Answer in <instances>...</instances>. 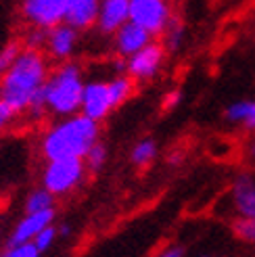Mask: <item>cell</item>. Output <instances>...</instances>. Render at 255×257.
I'll use <instances>...</instances> for the list:
<instances>
[{
	"instance_id": "277c9868",
	"label": "cell",
	"mask_w": 255,
	"mask_h": 257,
	"mask_svg": "<svg viewBox=\"0 0 255 257\" xmlns=\"http://www.w3.org/2000/svg\"><path fill=\"white\" fill-rule=\"evenodd\" d=\"M84 86H86V80H84L82 67L71 61H63L59 67L50 69L46 84L42 88L48 113L57 115V117L78 113L82 107Z\"/></svg>"
},
{
	"instance_id": "5bb4252c",
	"label": "cell",
	"mask_w": 255,
	"mask_h": 257,
	"mask_svg": "<svg viewBox=\"0 0 255 257\" xmlns=\"http://www.w3.org/2000/svg\"><path fill=\"white\" fill-rule=\"evenodd\" d=\"M134 84L136 82L128 73H117L115 78L109 80V92H111L113 107L117 109L123 105V102H128V98H130L134 92Z\"/></svg>"
},
{
	"instance_id": "44dd1931",
	"label": "cell",
	"mask_w": 255,
	"mask_h": 257,
	"mask_svg": "<svg viewBox=\"0 0 255 257\" xmlns=\"http://www.w3.org/2000/svg\"><path fill=\"white\" fill-rule=\"evenodd\" d=\"M7 257H38V251L34 240H21V242H9V247L5 249Z\"/></svg>"
},
{
	"instance_id": "d4e9b609",
	"label": "cell",
	"mask_w": 255,
	"mask_h": 257,
	"mask_svg": "<svg viewBox=\"0 0 255 257\" xmlns=\"http://www.w3.org/2000/svg\"><path fill=\"white\" fill-rule=\"evenodd\" d=\"M180 100H182V92H180V90H170V92L161 98V109L163 111H172V109L178 107V102H180Z\"/></svg>"
},
{
	"instance_id": "8fae6325",
	"label": "cell",
	"mask_w": 255,
	"mask_h": 257,
	"mask_svg": "<svg viewBox=\"0 0 255 257\" xmlns=\"http://www.w3.org/2000/svg\"><path fill=\"white\" fill-rule=\"evenodd\" d=\"M151 32H147L143 25H138L134 21H125L121 28L115 32V36H113V40H115V53L119 57H130L134 53H138L143 46H147L151 40H153Z\"/></svg>"
},
{
	"instance_id": "4316f807",
	"label": "cell",
	"mask_w": 255,
	"mask_h": 257,
	"mask_svg": "<svg viewBox=\"0 0 255 257\" xmlns=\"http://www.w3.org/2000/svg\"><path fill=\"white\" fill-rule=\"evenodd\" d=\"M243 125L247 127V130H253L255 132V98L249 100V111H247V117H245Z\"/></svg>"
},
{
	"instance_id": "d6986e66",
	"label": "cell",
	"mask_w": 255,
	"mask_h": 257,
	"mask_svg": "<svg viewBox=\"0 0 255 257\" xmlns=\"http://www.w3.org/2000/svg\"><path fill=\"white\" fill-rule=\"evenodd\" d=\"M232 230H234L236 238L255 245V217H240L238 215V220H234V224H232Z\"/></svg>"
},
{
	"instance_id": "ac0fdd59",
	"label": "cell",
	"mask_w": 255,
	"mask_h": 257,
	"mask_svg": "<svg viewBox=\"0 0 255 257\" xmlns=\"http://www.w3.org/2000/svg\"><path fill=\"white\" fill-rule=\"evenodd\" d=\"M107 157H109L107 147L100 143V140H96V143L90 147V151H88L86 155H84V163H86L88 172H100V170L105 168Z\"/></svg>"
},
{
	"instance_id": "5b68a950",
	"label": "cell",
	"mask_w": 255,
	"mask_h": 257,
	"mask_svg": "<svg viewBox=\"0 0 255 257\" xmlns=\"http://www.w3.org/2000/svg\"><path fill=\"white\" fill-rule=\"evenodd\" d=\"M86 172L84 159H48L42 170V186L55 197H65L84 182Z\"/></svg>"
},
{
	"instance_id": "484cf974",
	"label": "cell",
	"mask_w": 255,
	"mask_h": 257,
	"mask_svg": "<svg viewBox=\"0 0 255 257\" xmlns=\"http://www.w3.org/2000/svg\"><path fill=\"white\" fill-rule=\"evenodd\" d=\"M159 255L161 257H184L186 255V247H182V245H170V247H165Z\"/></svg>"
},
{
	"instance_id": "7402d4cb",
	"label": "cell",
	"mask_w": 255,
	"mask_h": 257,
	"mask_svg": "<svg viewBox=\"0 0 255 257\" xmlns=\"http://www.w3.org/2000/svg\"><path fill=\"white\" fill-rule=\"evenodd\" d=\"M46 44V30L44 28H36V25H30L28 34L23 38V46L25 48H36V50H44Z\"/></svg>"
},
{
	"instance_id": "603a6c76",
	"label": "cell",
	"mask_w": 255,
	"mask_h": 257,
	"mask_svg": "<svg viewBox=\"0 0 255 257\" xmlns=\"http://www.w3.org/2000/svg\"><path fill=\"white\" fill-rule=\"evenodd\" d=\"M57 238H59V230H57L53 224H48L44 230H40V234L34 238V242H36L38 251L44 253V251H48L50 247L55 245V240H57Z\"/></svg>"
},
{
	"instance_id": "9c48e42d",
	"label": "cell",
	"mask_w": 255,
	"mask_h": 257,
	"mask_svg": "<svg viewBox=\"0 0 255 257\" xmlns=\"http://www.w3.org/2000/svg\"><path fill=\"white\" fill-rule=\"evenodd\" d=\"M115 107H113L111 92H109V80H90V82H86L80 111L100 123L103 119H107V115Z\"/></svg>"
},
{
	"instance_id": "9a60e30c",
	"label": "cell",
	"mask_w": 255,
	"mask_h": 257,
	"mask_svg": "<svg viewBox=\"0 0 255 257\" xmlns=\"http://www.w3.org/2000/svg\"><path fill=\"white\" fill-rule=\"evenodd\" d=\"M184 34H186V30H184L182 19L172 15L170 23L165 25V30L161 34V42H163L165 50H168V53H178L182 42H184Z\"/></svg>"
},
{
	"instance_id": "52a82bcc",
	"label": "cell",
	"mask_w": 255,
	"mask_h": 257,
	"mask_svg": "<svg viewBox=\"0 0 255 257\" xmlns=\"http://www.w3.org/2000/svg\"><path fill=\"white\" fill-rule=\"evenodd\" d=\"M170 19V0H130V21L143 25L153 36H161Z\"/></svg>"
},
{
	"instance_id": "6da1fadb",
	"label": "cell",
	"mask_w": 255,
	"mask_h": 257,
	"mask_svg": "<svg viewBox=\"0 0 255 257\" xmlns=\"http://www.w3.org/2000/svg\"><path fill=\"white\" fill-rule=\"evenodd\" d=\"M48 73L50 65L44 50L23 46L15 63L0 78V98L7 100L17 115L25 113L34 96L42 92Z\"/></svg>"
},
{
	"instance_id": "ffe728a7",
	"label": "cell",
	"mask_w": 255,
	"mask_h": 257,
	"mask_svg": "<svg viewBox=\"0 0 255 257\" xmlns=\"http://www.w3.org/2000/svg\"><path fill=\"white\" fill-rule=\"evenodd\" d=\"M21 50H23V44L19 40H13L7 46L0 48V78H3V75L7 73V69L15 63V59L19 57Z\"/></svg>"
},
{
	"instance_id": "30bf717a",
	"label": "cell",
	"mask_w": 255,
	"mask_h": 257,
	"mask_svg": "<svg viewBox=\"0 0 255 257\" xmlns=\"http://www.w3.org/2000/svg\"><path fill=\"white\" fill-rule=\"evenodd\" d=\"M125 21H130V0H100L96 25L103 36H115Z\"/></svg>"
},
{
	"instance_id": "8992f818",
	"label": "cell",
	"mask_w": 255,
	"mask_h": 257,
	"mask_svg": "<svg viewBox=\"0 0 255 257\" xmlns=\"http://www.w3.org/2000/svg\"><path fill=\"white\" fill-rule=\"evenodd\" d=\"M165 46L163 42L151 40L147 46H143L138 53L130 55L125 59V73L130 75L134 82H151L157 78V73L161 71L163 59H165Z\"/></svg>"
},
{
	"instance_id": "83f0119b",
	"label": "cell",
	"mask_w": 255,
	"mask_h": 257,
	"mask_svg": "<svg viewBox=\"0 0 255 257\" xmlns=\"http://www.w3.org/2000/svg\"><path fill=\"white\" fill-rule=\"evenodd\" d=\"M168 163L170 165H182L184 163V153L182 151H172L170 157H168Z\"/></svg>"
},
{
	"instance_id": "4fadbf2b",
	"label": "cell",
	"mask_w": 255,
	"mask_h": 257,
	"mask_svg": "<svg viewBox=\"0 0 255 257\" xmlns=\"http://www.w3.org/2000/svg\"><path fill=\"white\" fill-rule=\"evenodd\" d=\"M232 205L240 217H255V178L240 174L232 184Z\"/></svg>"
},
{
	"instance_id": "e0dca14e",
	"label": "cell",
	"mask_w": 255,
	"mask_h": 257,
	"mask_svg": "<svg viewBox=\"0 0 255 257\" xmlns=\"http://www.w3.org/2000/svg\"><path fill=\"white\" fill-rule=\"evenodd\" d=\"M55 195L44 186L32 190L28 199H25V211H44V209H55Z\"/></svg>"
},
{
	"instance_id": "7c38bea8",
	"label": "cell",
	"mask_w": 255,
	"mask_h": 257,
	"mask_svg": "<svg viewBox=\"0 0 255 257\" xmlns=\"http://www.w3.org/2000/svg\"><path fill=\"white\" fill-rule=\"evenodd\" d=\"M55 220V209H44V211H25V215L19 220L15 230L11 232L9 242H21V240H34L40 230H44L48 224Z\"/></svg>"
},
{
	"instance_id": "3957f363",
	"label": "cell",
	"mask_w": 255,
	"mask_h": 257,
	"mask_svg": "<svg viewBox=\"0 0 255 257\" xmlns=\"http://www.w3.org/2000/svg\"><path fill=\"white\" fill-rule=\"evenodd\" d=\"M100 0H23V19L36 28H53L57 23H69L75 30L86 32L96 25Z\"/></svg>"
},
{
	"instance_id": "f1b7e54d",
	"label": "cell",
	"mask_w": 255,
	"mask_h": 257,
	"mask_svg": "<svg viewBox=\"0 0 255 257\" xmlns=\"http://www.w3.org/2000/svg\"><path fill=\"white\" fill-rule=\"evenodd\" d=\"M249 155H251V157L255 159V138L251 140V145H249Z\"/></svg>"
},
{
	"instance_id": "7a4b0ae2",
	"label": "cell",
	"mask_w": 255,
	"mask_h": 257,
	"mask_svg": "<svg viewBox=\"0 0 255 257\" xmlns=\"http://www.w3.org/2000/svg\"><path fill=\"white\" fill-rule=\"evenodd\" d=\"M100 136L96 119L82 111L55 121L40 138V153L48 159H84V155Z\"/></svg>"
},
{
	"instance_id": "2e32d148",
	"label": "cell",
	"mask_w": 255,
	"mask_h": 257,
	"mask_svg": "<svg viewBox=\"0 0 255 257\" xmlns=\"http://www.w3.org/2000/svg\"><path fill=\"white\" fill-rule=\"evenodd\" d=\"M157 143L153 138H143L138 140V143L134 145L132 153H130V159L132 163L136 165V168H147V165H151L153 161H155L157 157Z\"/></svg>"
},
{
	"instance_id": "ba28073f",
	"label": "cell",
	"mask_w": 255,
	"mask_h": 257,
	"mask_svg": "<svg viewBox=\"0 0 255 257\" xmlns=\"http://www.w3.org/2000/svg\"><path fill=\"white\" fill-rule=\"evenodd\" d=\"M80 42V30H75L69 23H57L46 30V44L44 53L53 61H69L78 48Z\"/></svg>"
},
{
	"instance_id": "cb8c5ba5",
	"label": "cell",
	"mask_w": 255,
	"mask_h": 257,
	"mask_svg": "<svg viewBox=\"0 0 255 257\" xmlns=\"http://www.w3.org/2000/svg\"><path fill=\"white\" fill-rule=\"evenodd\" d=\"M17 117V111L13 109L7 100L0 98V130H5V127Z\"/></svg>"
}]
</instances>
